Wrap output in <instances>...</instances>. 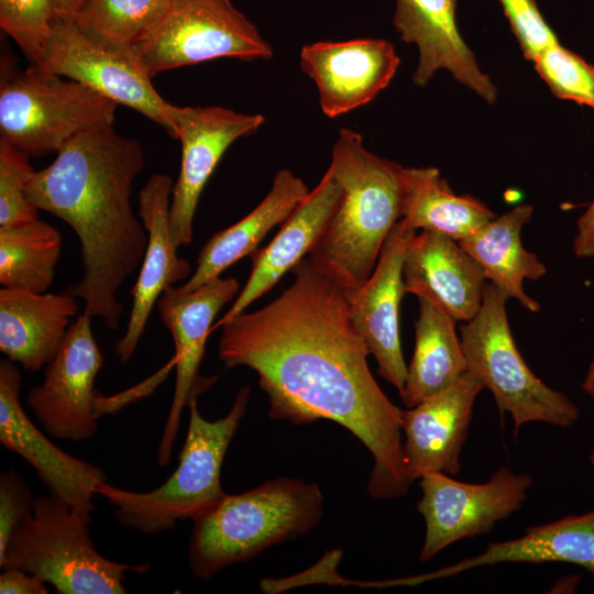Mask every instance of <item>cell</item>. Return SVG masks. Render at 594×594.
I'll list each match as a JSON object with an SVG mask.
<instances>
[{"mask_svg": "<svg viewBox=\"0 0 594 594\" xmlns=\"http://www.w3.org/2000/svg\"><path fill=\"white\" fill-rule=\"evenodd\" d=\"M405 293L424 298L457 321L479 311L486 277L459 241L422 230L409 241L403 260Z\"/></svg>", "mask_w": 594, "mask_h": 594, "instance_id": "44dd1931", "label": "cell"}, {"mask_svg": "<svg viewBox=\"0 0 594 594\" xmlns=\"http://www.w3.org/2000/svg\"><path fill=\"white\" fill-rule=\"evenodd\" d=\"M322 515L320 487L300 479L280 476L241 494H227L212 512L194 520L190 571L208 581L232 564L308 534Z\"/></svg>", "mask_w": 594, "mask_h": 594, "instance_id": "277c9868", "label": "cell"}, {"mask_svg": "<svg viewBox=\"0 0 594 594\" xmlns=\"http://www.w3.org/2000/svg\"><path fill=\"white\" fill-rule=\"evenodd\" d=\"M403 167L369 151L360 133L348 128L339 131L327 170L342 195L308 254L345 289L367 280L387 235L402 218Z\"/></svg>", "mask_w": 594, "mask_h": 594, "instance_id": "3957f363", "label": "cell"}, {"mask_svg": "<svg viewBox=\"0 0 594 594\" xmlns=\"http://www.w3.org/2000/svg\"><path fill=\"white\" fill-rule=\"evenodd\" d=\"M395 1L394 28L400 40L415 44L419 51L414 84L424 87L437 70L447 69L459 82L493 103L497 89L480 69L473 52L459 33L457 0Z\"/></svg>", "mask_w": 594, "mask_h": 594, "instance_id": "ffe728a7", "label": "cell"}, {"mask_svg": "<svg viewBox=\"0 0 594 594\" xmlns=\"http://www.w3.org/2000/svg\"><path fill=\"white\" fill-rule=\"evenodd\" d=\"M40 69L79 81L118 105L129 107L164 129L177 132L172 103L155 89L134 46L99 43L81 33L69 19L55 15Z\"/></svg>", "mask_w": 594, "mask_h": 594, "instance_id": "30bf717a", "label": "cell"}, {"mask_svg": "<svg viewBox=\"0 0 594 594\" xmlns=\"http://www.w3.org/2000/svg\"><path fill=\"white\" fill-rule=\"evenodd\" d=\"M169 0H86L69 18L86 36L106 45L135 46Z\"/></svg>", "mask_w": 594, "mask_h": 594, "instance_id": "f546056e", "label": "cell"}, {"mask_svg": "<svg viewBox=\"0 0 594 594\" xmlns=\"http://www.w3.org/2000/svg\"><path fill=\"white\" fill-rule=\"evenodd\" d=\"M240 290L237 278L219 276L188 293L176 285L169 286L157 300L160 318L174 340L176 367L172 406L157 450L160 466L169 462L184 407L215 381L199 374L207 338L219 311L235 299Z\"/></svg>", "mask_w": 594, "mask_h": 594, "instance_id": "4fadbf2b", "label": "cell"}, {"mask_svg": "<svg viewBox=\"0 0 594 594\" xmlns=\"http://www.w3.org/2000/svg\"><path fill=\"white\" fill-rule=\"evenodd\" d=\"M61 251V232L38 218L0 227L1 286L46 293L54 280Z\"/></svg>", "mask_w": 594, "mask_h": 594, "instance_id": "f1b7e54d", "label": "cell"}, {"mask_svg": "<svg viewBox=\"0 0 594 594\" xmlns=\"http://www.w3.org/2000/svg\"><path fill=\"white\" fill-rule=\"evenodd\" d=\"M402 220L421 229L462 241L496 215L470 195H457L435 167H403Z\"/></svg>", "mask_w": 594, "mask_h": 594, "instance_id": "4316f807", "label": "cell"}, {"mask_svg": "<svg viewBox=\"0 0 594 594\" xmlns=\"http://www.w3.org/2000/svg\"><path fill=\"white\" fill-rule=\"evenodd\" d=\"M300 66L317 85L324 116L337 118L371 102L395 76L399 57L382 38L320 41L302 46Z\"/></svg>", "mask_w": 594, "mask_h": 594, "instance_id": "e0dca14e", "label": "cell"}, {"mask_svg": "<svg viewBox=\"0 0 594 594\" xmlns=\"http://www.w3.org/2000/svg\"><path fill=\"white\" fill-rule=\"evenodd\" d=\"M56 153L34 173L28 199L79 239L82 276L63 292L81 298L85 312L117 330L123 314L118 292L147 248V232L131 204L133 182L145 167L143 150L108 125L77 134Z\"/></svg>", "mask_w": 594, "mask_h": 594, "instance_id": "7a4b0ae2", "label": "cell"}, {"mask_svg": "<svg viewBox=\"0 0 594 594\" xmlns=\"http://www.w3.org/2000/svg\"><path fill=\"white\" fill-rule=\"evenodd\" d=\"M416 233L399 219L367 280L359 288L345 289L350 318L376 360L378 374L399 394L407 377L398 326L399 304L405 294L403 260Z\"/></svg>", "mask_w": 594, "mask_h": 594, "instance_id": "2e32d148", "label": "cell"}, {"mask_svg": "<svg viewBox=\"0 0 594 594\" xmlns=\"http://www.w3.org/2000/svg\"><path fill=\"white\" fill-rule=\"evenodd\" d=\"M535 69L554 96L594 109V66L559 42L541 51Z\"/></svg>", "mask_w": 594, "mask_h": 594, "instance_id": "4dcf8cb0", "label": "cell"}, {"mask_svg": "<svg viewBox=\"0 0 594 594\" xmlns=\"http://www.w3.org/2000/svg\"><path fill=\"white\" fill-rule=\"evenodd\" d=\"M341 195L340 185L327 170L318 185L282 223L271 243L250 255L252 260L250 276L232 306L213 324L212 330L245 311L309 253L334 213Z\"/></svg>", "mask_w": 594, "mask_h": 594, "instance_id": "7402d4cb", "label": "cell"}, {"mask_svg": "<svg viewBox=\"0 0 594 594\" xmlns=\"http://www.w3.org/2000/svg\"><path fill=\"white\" fill-rule=\"evenodd\" d=\"M31 491L15 471L9 470L0 476V556L4 552L15 527L33 510Z\"/></svg>", "mask_w": 594, "mask_h": 594, "instance_id": "e575fe53", "label": "cell"}, {"mask_svg": "<svg viewBox=\"0 0 594 594\" xmlns=\"http://www.w3.org/2000/svg\"><path fill=\"white\" fill-rule=\"evenodd\" d=\"M55 15L53 0H0L1 30L31 65L42 59Z\"/></svg>", "mask_w": 594, "mask_h": 594, "instance_id": "1f68e13d", "label": "cell"}, {"mask_svg": "<svg viewBox=\"0 0 594 594\" xmlns=\"http://www.w3.org/2000/svg\"><path fill=\"white\" fill-rule=\"evenodd\" d=\"M418 480L422 495L417 512L426 524L422 562L455 541L490 532L520 509L532 485L529 474L505 466L484 483L461 482L443 472H428Z\"/></svg>", "mask_w": 594, "mask_h": 594, "instance_id": "8fae6325", "label": "cell"}, {"mask_svg": "<svg viewBox=\"0 0 594 594\" xmlns=\"http://www.w3.org/2000/svg\"><path fill=\"white\" fill-rule=\"evenodd\" d=\"M86 0H53L57 16L72 18Z\"/></svg>", "mask_w": 594, "mask_h": 594, "instance_id": "74e56055", "label": "cell"}, {"mask_svg": "<svg viewBox=\"0 0 594 594\" xmlns=\"http://www.w3.org/2000/svg\"><path fill=\"white\" fill-rule=\"evenodd\" d=\"M77 297L0 289V351L28 372L50 364L78 317Z\"/></svg>", "mask_w": 594, "mask_h": 594, "instance_id": "603a6c76", "label": "cell"}, {"mask_svg": "<svg viewBox=\"0 0 594 594\" xmlns=\"http://www.w3.org/2000/svg\"><path fill=\"white\" fill-rule=\"evenodd\" d=\"M582 389L594 398V361L587 369L585 378L582 383Z\"/></svg>", "mask_w": 594, "mask_h": 594, "instance_id": "f35d334b", "label": "cell"}, {"mask_svg": "<svg viewBox=\"0 0 594 594\" xmlns=\"http://www.w3.org/2000/svg\"><path fill=\"white\" fill-rule=\"evenodd\" d=\"M21 371L10 359L0 362V442L26 460L50 494L73 508L94 510L103 470L56 447L32 422L20 402Z\"/></svg>", "mask_w": 594, "mask_h": 594, "instance_id": "9a60e30c", "label": "cell"}, {"mask_svg": "<svg viewBox=\"0 0 594 594\" xmlns=\"http://www.w3.org/2000/svg\"><path fill=\"white\" fill-rule=\"evenodd\" d=\"M118 103L76 80L20 70L1 58L0 139L30 157L57 152L77 134L112 125Z\"/></svg>", "mask_w": 594, "mask_h": 594, "instance_id": "52a82bcc", "label": "cell"}, {"mask_svg": "<svg viewBox=\"0 0 594 594\" xmlns=\"http://www.w3.org/2000/svg\"><path fill=\"white\" fill-rule=\"evenodd\" d=\"M90 515L53 495L34 499L0 556L2 569L34 574L62 594H123L127 571L146 572L150 564L109 560L89 536Z\"/></svg>", "mask_w": 594, "mask_h": 594, "instance_id": "8992f818", "label": "cell"}, {"mask_svg": "<svg viewBox=\"0 0 594 594\" xmlns=\"http://www.w3.org/2000/svg\"><path fill=\"white\" fill-rule=\"evenodd\" d=\"M590 461H591L592 465L594 466V453L591 454Z\"/></svg>", "mask_w": 594, "mask_h": 594, "instance_id": "ab89813d", "label": "cell"}, {"mask_svg": "<svg viewBox=\"0 0 594 594\" xmlns=\"http://www.w3.org/2000/svg\"><path fill=\"white\" fill-rule=\"evenodd\" d=\"M309 193L307 185L292 170H278L267 195L249 215L207 241L198 254L195 271L177 286L179 290H194L251 255L268 231L283 223Z\"/></svg>", "mask_w": 594, "mask_h": 594, "instance_id": "d4e9b609", "label": "cell"}, {"mask_svg": "<svg viewBox=\"0 0 594 594\" xmlns=\"http://www.w3.org/2000/svg\"><path fill=\"white\" fill-rule=\"evenodd\" d=\"M292 273L293 283L274 300L221 324L219 359L227 370L256 372L273 420L328 419L348 429L374 460L367 493L380 501L399 498L416 481L404 459L403 409L370 370L346 290L310 257Z\"/></svg>", "mask_w": 594, "mask_h": 594, "instance_id": "6da1fadb", "label": "cell"}, {"mask_svg": "<svg viewBox=\"0 0 594 594\" xmlns=\"http://www.w3.org/2000/svg\"><path fill=\"white\" fill-rule=\"evenodd\" d=\"M30 156L0 139V227L18 226L38 218L26 188L35 170Z\"/></svg>", "mask_w": 594, "mask_h": 594, "instance_id": "d6a6232c", "label": "cell"}, {"mask_svg": "<svg viewBox=\"0 0 594 594\" xmlns=\"http://www.w3.org/2000/svg\"><path fill=\"white\" fill-rule=\"evenodd\" d=\"M173 187L168 175L155 173L139 194V217L147 232V248L131 290L133 302L127 330L116 344V353L123 364L135 353L152 309L162 293L169 286L187 280L191 275L190 264L178 255L170 232Z\"/></svg>", "mask_w": 594, "mask_h": 594, "instance_id": "ac0fdd59", "label": "cell"}, {"mask_svg": "<svg viewBox=\"0 0 594 594\" xmlns=\"http://www.w3.org/2000/svg\"><path fill=\"white\" fill-rule=\"evenodd\" d=\"M418 302L415 350L399 394L408 408L449 387L468 371L457 320L424 298Z\"/></svg>", "mask_w": 594, "mask_h": 594, "instance_id": "83f0119b", "label": "cell"}, {"mask_svg": "<svg viewBox=\"0 0 594 594\" xmlns=\"http://www.w3.org/2000/svg\"><path fill=\"white\" fill-rule=\"evenodd\" d=\"M170 116L182 144L180 169L169 205L170 232L179 249L193 242L195 211L219 161L233 142L256 133L265 119L219 106L173 105Z\"/></svg>", "mask_w": 594, "mask_h": 594, "instance_id": "5bb4252c", "label": "cell"}, {"mask_svg": "<svg viewBox=\"0 0 594 594\" xmlns=\"http://www.w3.org/2000/svg\"><path fill=\"white\" fill-rule=\"evenodd\" d=\"M134 50L151 77L218 58L273 56L271 44L230 0H169Z\"/></svg>", "mask_w": 594, "mask_h": 594, "instance_id": "9c48e42d", "label": "cell"}, {"mask_svg": "<svg viewBox=\"0 0 594 594\" xmlns=\"http://www.w3.org/2000/svg\"><path fill=\"white\" fill-rule=\"evenodd\" d=\"M92 317L78 315L44 381L29 391L26 402L43 429L57 439L82 441L91 438L102 415L103 397L95 378L103 356L91 330Z\"/></svg>", "mask_w": 594, "mask_h": 594, "instance_id": "7c38bea8", "label": "cell"}, {"mask_svg": "<svg viewBox=\"0 0 594 594\" xmlns=\"http://www.w3.org/2000/svg\"><path fill=\"white\" fill-rule=\"evenodd\" d=\"M483 388L466 371L449 387L403 409L404 459L415 480L428 472L459 474L474 403Z\"/></svg>", "mask_w": 594, "mask_h": 594, "instance_id": "d6986e66", "label": "cell"}, {"mask_svg": "<svg viewBox=\"0 0 594 594\" xmlns=\"http://www.w3.org/2000/svg\"><path fill=\"white\" fill-rule=\"evenodd\" d=\"M251 387L237 393L229 413L217 420H206L197 407L198 396L189 404V424L178 465L157 488L135 493L105 482L97 494L117 507L118 522L142 534L173 529L177 520H196L212 512L227 496L220 473L227 450L244 417Z\"/></svg>", "mask_w": 594, "mask_h": 594, "instance_id": "5b68a950", "label": "cell"}, {"mask_svg": "<svg viewBox=\"0 0 594 594\" xmlns=\"http://www.w3.org/2000/svg\"><path fill=\"white\" fill-rule=\"evenodd\" d=\"M521 52L534 62L538 54L558 41L538 8L537 0H498Z\"/></svg>", "mask_w": 594, "mask_h": 594, "instance_id": "836d02e7", "label": "cell"}, {"mask_svg": "<svg viewBox=\"0 0 594 594\" xmlns=\"http://www.w3.org/2000/svg\"><path fill=\"white\" fill-rule=\"evenodd\" d=\"M506 301L486 284L477 314L460 327L468 372L493 394L501 414H510L515 436L528 422L571 427L579 407L531 372L513 338Z\"/></svg>", "mask_w": 594, "mask_h": 594, "instance_id": "ba28073f", "label": "cell"}, {"mask_svg": "<svg viewBox=\"0 0 594 594\" xmlns=\"http://www.w3.org/2000/svg\"><path fill=\"white\" fill-rule=\"evenodd\" d=\"M45 582L19 569H3L0 575L1 594H47Z\"/></svg>", "mask_w": 594, "mask_h": 594, "instance_id": "d590c367", "label": "cell"}, {"mask_svg": "<svg viewBox=\"0 0 594 594\" xmlns=\"http://www.w3.org/2000/svg\"><path fill=\"white\" fill-rule=\"evenodd\" d=\"M551 562L580 565L594 579V510L529 527L518 538L488 543L486 549L475 557L430 573L397 579V584L413 586L497 563Z\"/></svg>", "mask_w": 594, "mask_h": 594, "instance_id": "cb8c5ba5", "label": "cell"}, {"mask_svg": "<svg viewBox=\"0 0 594 594\" xmlns=\"http://www.w3.org/2000/svg\"><path fill=\"white\" fill-rule=\"evenodd\" d=\"M532 212L531 205L516 206L459 243L507 300L515 299L528 311L538 312L540 304L522 287L525 279L538 280L547 274L546 265L521 242L522 227L531 220Z\"/></svg>", "mask_w": 594, "mask_h": 594, "instance_id": "484cf974", "label": "cell"}, {"mask_svg": "<svg viewBox=\"0 0 594 594\" xmlns=\"http://www.w3.org/2000/svg\"><path fill=\"white\" fill-rule=\"evenodd\" d=\"M576 234L573 251L578 257H594V202L585 210L576 222Z\"/></svg>", "mask_w": 594, "mask_h": 594, "instance_id": "8d00e7d4", "label": "cell"}]
</instances>
